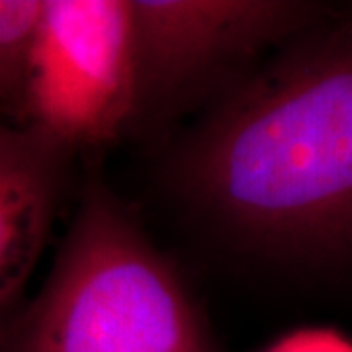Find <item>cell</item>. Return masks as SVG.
<instances>
[{
  "mask_svg": "<svg viewBox=\"0 0 352 352\" xmlns=\"http://www.w3.org/2000/svg\"><path fill=\"white\" fill-rule=\"evenodd\" d=\"M173 178L243 251L352 268V20L307 30L233 88L182 141Z\"/></svg>",
  "mask_w": 352,
  "mask_h": 352,
  "instance_id": "6da1fadb",
  "label": "cell"
},
{
  "mask_svg": "<svg viewBox=\"0 0 352 352\" xmlns=\"http://www.w3.org/2000/svg\"><path fill=\"white\" fill-rule=\"evenodd\" d=\"M0 352H217L180 272L102 178H88L50 276Z\"/></svg>",
  "mask_w": 352,
  "mask_h": 352,
  "instance_id": "7a4b0ae2",
  "label": "cell"
},
{
  "mask_svg": "<svg viewBox=\"0 0 352 352\" xmlns=\"http://www.w3.org/2000/svg\"><path fill=\"white\" fill-rule=\"evenodd\" d=\"M139 110L131 0H43L12 126L73 157L122 138Z\"/></svg>",
  "mask_w": 352,
  "mask_h": 352,
  "instance_id": "3957f363",
  "label": "cell"
},
{
  "mask_svg": "<svg viewBox=\"0 0 352 352\" xmlns=\"http://www.w3.org/2000/svg\"><path fill=\"white\" fill-rule=\"evenodd\" d=\"M143 118L175 110L264 51L325 22V10L288 0H131Z\"/></svg>",
  "mask_w": 352,
  "mask_h": 352,
  "instance_id": "277c9868",
  "label": "cell"
},
{
  "mask_svg": "<svg viewBox=\"0 0 352 352\" xmlns=\"http://www.w3.org/2000/svg\"><path fill=\"white\" fill-rule=\"evenodd\" d=\"M71 157L0 122V329L16 311L55 221Z\"/></svg>",
  "mask_w": 352,
  "mask_h": 352,
  "instance_id": "5b68a950",
  "label": "cell"
},
{
  "mask_svg": "<svg viewBox=\"0 0 352 352\" xmlns=\"http://www.w3.org/2000/svg\"><path fill=\"white\" fill-rule=\"evenodd\" d=\"M43 0H0V122L14 124Z\"/></svg>",
  "mask_w": 352,
  "mask_h": 352,
  "instance_id": "8992f818",
  "label": "cell"
},
{
  "mask_svg": "<svg viewBox=\"0 0 352 352\" xmlns=\"http://www.w3.org/2000/svg\"><path fill=\"white\" fill-rule=\"evenodd\" d=\"M274 352H351L344 346H339L335 342H325V340H305V342H294L288 346H282Z\"/></svg>",
  "mask_w": 352,
  "mask_h": 352,
  "instance_id": "52a82bcc",
  "label": "cell"
}]
</instances>
